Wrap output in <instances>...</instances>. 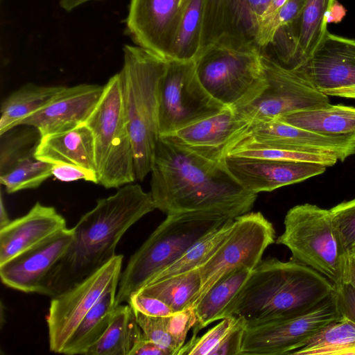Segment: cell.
Masks as SVG:
<instances>
[{
    "mask_svg": "<svg viewBox=\"0 0 355 355\" xmlns=\"http://www.w3.org/2000/svg\"><path fill=\"white\" fill-rule=\"evenodd\" d=\"M150 193L166 215L206 211L235 218L249 212L257 194L245 189L223 162H216L159 137L151 167Z\"/></svg>",
    "mask_w": 355,
    "mask_h": 355,
    "instance_id": "obj_1",
    "label": "cell"
},
{
    "mask_svg": "<svg viewBox=\"0 0 355 355\" xmlns=\"http://www.w3.org/2000/svg\"><path fill=\"white\" fill-rule=\"evenodd\" d=\"M155 209L151 193L138 184H125L98 199L73 227L71 244L38 293L55 297L96 272L116 255L125 232Z\"/></svg>",
    "mask_w": 355,
    "mask_h": 355,
    "instance_id": "obj_2",
    "label": "cell"
},
{
    "mask_svg": "<svg viewBox=\"0 0 355 355\" xmlns=\"http://www.w3.org/2000/svg\"><path fill=\"white\" fill-rule=\"evenodd\" d=\"M335 292V284L310 266L293 258H267L252 270L221 320L241 318L249 327L287 319L309 311Z\"/></svg>",
    "mask_w": 355,
    "mask_h": 355,
    "instance_id": "obj_3",
    "label": "cell"
},
{
    "mask_svg": "<svg viewBox=\"0 0 355 355\" xmlns=\"http://www.w3.org/2000/svg\"><path fill=\"white\" fill-rule=\"evenodd\" d=\"M167 60L139 46L125 45L120 71L123 103L134 155L136 180L150 173L159 138L157 86Z\"/></svg>",
    "mask_w": 355,
    "mask_h": 355,
    "instance_id": "obj_4",
    "label": "cell"
},
{
    "mask_svg": "<svg viewBox=\"0 0 355 355\" xmlns=\"http://www.w3.org/2000/svg\"><path fill=\"white\" fill-rule=\"evenodd\" d=\"M223 214L193 211L167 215L141 247L130 257L121 272L116 306L128 302L155 274L180 258L205 235L223 224Z\"/></svg>",
    "mask_w": 355,
    "mask_h": 355,
    "instance_id": "obj_5",
    "label": "cell"
},
{
    "mask_svg": "<svg viewBox=\"0 0 355 355\" xmlns=\"http://www.w3.org/2000/svg\"><path fill=\"white\" fill-rule=\"evenodd\" d=\"M198 78L206 91L227 107H241L267 86L261 51L255 43L223 37L195 60Z\"/></svg>",
    "mask_w": 355,
    "mask_h": 355,
    "instance_id": "obj_6",
    "label": "cell"
},
{
    "mask_svg": "<svg viewBox=\"0 0 355 355\" xmlns=\"http://www.w3.org/2000/svg\"><path fill=\"white\" fill-rule=\"evenodd\" d=\"M84 124L94 137L98 184L112 189L136 180L119 73L104 85L98 103Z\"/></svg>",
    "mask_w": 355,
    "mask_h": 355,
    "instance_id": "obj_7",
    "label": "cell"
},
{
    "mask_svg": "<svg viewBox=\"0 0 355 355\" xmlns=\"http://www.w3.org/2000/svg\"><path fill=\"white\" fill-rule=\"evenodd\" d=\"M284 230L276 243L287 247L292 258L317 270L335 285L343 282L344 255L329 209L309 203L290 209Z\"/></svg>",
    "mask_w": 355,
    "mask_h": 355,
    "instance_id": "obj_8",
    "label": "cell"
},
{
    "mask_svg": "<svg viewBox=\"0 0 355 355\" xmlns=\"http://www.w3.org/2000/svg\"><path fill=\"white\" fill-rule=\"evenodd\" d=\"M225 107L200 82L195 60H167L157 86L159 137L216 114Z\"/></svg>",
    "mask_w": 355,
    "mask_h": 355,
    "instance_id": "obj_9",
    "label": "cell"
},
{
    "mask_svg": "<svg viewBox=\"0 0 355 355\" xmlns=\"http://www.w3.org/2000/svg\"><path fill=\"white\" fill-rule=\"evenodd\" d=\"M275 239L272 224L261 212L249 211L235 218L225 241L198 268L201 286L194 304L227 273L240 268L252 270L261 262L264 251L275 242Z\"/></svg>",
    "mask_w": 355,
    "mask_h": 355,
    "instance_id": "obj_10",
    "label": "cell"
},
{
    "mask_svg": "<svg viewBox=\"0 0 355 355\" xmlns=\"http://www.w3.org/2000/svg\"><path fill=\"white\" fill-rule=\"evenodd\" d=\"M123 259L116 254L91 275L51 297L46 316L51 352L63 354L85 315L107 291L118 288Z\"/></svg>",
    "mask_w": 355,
    "mask_h": 355,
    "instance_id": "obj_11",
    "label": "cell"
},
{
    "mask_svg": "<svg viewBox=\"0 0 355 355\" xmlns=\"http://www.w3.org/2000/svg\"><path fill=\"white\" fill-rule=\"evenodd\" d=\"M261 62L267 81L266 89L248 104L234 109L252 123L329 103L328 96L298 71L285 68L262 53Z\"/></svg>",
    "mask_w": 355,
    "mask_h": 355,
    "instance_id": "obj_12",
    "label": "cell"
},
{
    "mask_svg": "<svg viewBox=\"0 0 355 355\" xmlns=\"http://www.w3.org/2000/svg\"><path fill=\"white\" fill-rule=\"evenodd\" d=\"M340 318L335 293L302 315L246 327L241 355L292 354Z\"/></svg>",
    "mask_w": 355,
    "mask_h": 355,
    "instance_id": "obj_13",
    "label": "cell"
},
{
    "mask_svg": "<svg viewBox=\"0 0 355 355\" xmlns=\"http://www.w3.org/2000/svg\"><path fill=\"white\" fill-rule=\"evenodd\" d=\"M191 0H130L126 30L139 46L168 60L182 16Z\"/></svg>",
    "mask_w": 355,
    "mask_h": 355,
    "instance_id": "obj_14",
    "label": "cell"
},
{
    "mask_svg": "<svg viewBox=\"0 0 355 355\" xmlns=\"http://www.w3.org/2000/svg\"><path fill=\"white\" fill-rule=\"evenodd\" d=\"M251 125L234 109L226 107L163 137L205 158L223 162L230 150L245 137Z\"/></svg>",
    "mask_w": 355,
    "mask_h": 355,
    "instance_id": "obj_15",
    "label": "cell"
},
{
    "mask_svg": "<svg viewBox=\"0 0 355 355\" xmlns=\"http://www.w3.org/2000/svg\"><path fill=\"white\" fill-rule=\"evenodd\" d=\"M223 162L245 189L257 194L302 182L323 173L327 169L326 166L318 163L232 155H227Z\"/></svg>",
    "mask_w": 355,
    "mask_h": 355,
    "instance_id": "obj_16",
    "label": "cell"
},
{
    "mask_svg": "<svg viewBox=\"0 0 355 355\" xmlns=\"http://www.w3.org/2000/svg\"><path fill=\"white\" fill-rule=\"evenodd\" d=\"M73 231V227H65L1 264L2 283L21 292L38 293L46 277L71 244Z\"/></svg>",
    "mask_w": 355,
    "mask_h": 355,
    "instance_id": "obj_17",
    "label": "cell"
},
{
    "mask_svg": "<svg viewBox=\"0 0 355 355\" xmlns=\"http://www.w3.org/2000/svg\"><path fill=\"white\" fill-rule=\"evenodd\" d=\"M104 85L94 84L65 87L45 107L16 125L33 126L42 137L72 130L85 123L98 103Z\"/></svg>",
    "mask_w": 355,
    "mask_h": 355,
    "instance_id": "obj_18",
    "label": "cell"
},
{
    "mask_svg": "<svg viewBox=\"0 0 355 355\" xmlns=\"http://www.w3.org/2000/svg\"><path fill=\"white\" fill-rule=\"evenodd\" d=\"M244 139L293 150L331 154L341 162L355 154V136H327L278 119L252 123Z\"/></svg>",
    "mask_w": 355,
    "mask_h": 355,
    "instance_id": "obj_19",
    "label": "cell"
},
{
    "mask_svg": "<svg viewBox=\"0 0 355 355\" xmlns=\"http://www.w3.org/2000/svg\"><path fill=\"white\" fill-rule=\"evenodd\" d=\"M295 70L323 93L355 86V40L329 32L311 58Z\"/></svg>",
    "mask_w": 355,
    "mask_h": 355,
    "instance_id": "obj_20",
    "label": "cell"
},
{
    "mask_svg": "<svg viewBox=\"0 0 355 355\" xmlns=\"http://www.w3.org/2000/svg\"><path fill=\"white\" fill-rule=\"evenodd\" d=\"M67 227L51 206L37 202L29 211L0 229V265Z\"/></svg>",
    "mask_w": 355,
    "mask_h": 355,
    "instance_id": "obj_21",
    "label": "cell"
},
{
    "mask_svg": "<svg viewBox=\"0 0 355 355\" xmlns=\"http://www.w3.org/2000/svg\"><path fill=\"white\" fill-rule=\"evenodd\" d=\"M258 28V19L247 0H205L199 53L223 37L257 44Z\"/></svg>",
    "mask_w": 355,
    "mask_h": 355,
    "instance_id": "obj_22",
    "label": "cell"
},
{
    "mask_svg": "<svg viewBox=\"0 0 355 355\" xmlns=\"http://www.w3.org/2000/svg\"><path fill=\"white\" fill-rule=\"evenodd\" d=\"M337 0H306L299 17L277 31L293 49L294 69L306 62L325 40L331 12Z\"/></svg>",
    "mask_w": 355,
    "mask_h": 355,
    "instance_id": "obj_23",
    "label": "cell"
},
{
    "mask_svg": "<svg viewBox=\"0 0 355 355\" xmlns=\"http://www.w3.org/2000/svg\"><path fill=\"white\" fill-rule=\"evenodd\" d=\"M35 156L51 164L75 165L96 173L94 137L85 124L42 137Z\"/></svg>",
    "mask_w": 355,
    "mask_h": 355,
    "instance_id": "obj_24",
    "label": "cell"
},
{
    "mask_svg": "<svg viewBox=\"0 0 355 355\" xmlns=\"http://www.w3.org/2000/svg\"><path fill=\"white\" fill-rule=\"evenodd\" d=\"M311 132L331 137L355 136V107L328 105L291 112L277 119Z\"/></svg>",
    "mask_w": 355,
    "mask_h": 355,
    "instance_id": "obj_25",
    "label": "cell"
},
{
    "mask_svg": "<svg viewBox=\"0 0 355 355\" xmlns=\"http://www.w3.org/2000/svg\"><path fill=\"white\" fill-rule=\"evenodd\" d=\"M252 270L236 269L218 280L193 306L196 323L193 335L212 322L221 320V315L249 278Z\"/></svg>",
    "mask_w": 355,
    "mask_h": 355,
    "instance_id": "obj_26",
    "label": "cell"
},
{
    "mask_svg": "<svg viewBox=\"0 0 355 355\" xmlns=\"http://www.w3.org/2000/svg\"><path fill=\"white\" fill-rule=\"evenodd\" d=\"M64 87L28 83L10 94L1 105L0 135L45 107Z\"/></svg>",
    "mask_w": 355,
    "mask_h": 355,
    "instance_id": "obj_27",
    "label": "cell"
},
{
    "mask_svg": "<svg viewBox=\"0 0 355 355\" xmlns=\"http://www.w3.org/2000/svg\"><path fill=\"white\" fill-rule=\"evenodd\" d=\"M143 335L131 306L119 304L105 331L85 355H129Z\"/></svg>",
    "mask_w": 355,
    "mask_h": 355,
    "instance_id": "obj_28",
    "label": "cell"
},
{
    "mask_svg": "<svg viewBox=\"0 0 355 355\" xmlns=\"http://www.w3.org/2000/svg\"><path fill=\"white\" fill-rule=\"evenodd\" d=\"M117 288L107 291L83 318L68 342L64 354L85 355L109 326L116 307Z\"/></svg>",
    "mask_w": 355,
    "mask_h": 355,
    "instance_id": "obj_29",
    "label": "cell"
},
{
    "mask_svg": "<svg viewBox=\"0 0 355 355\" xmlns=\"http://www.w3.org/2000/svg\"><path fill=\"white\" fill-rule=\"evenodd\" d=\"M200 286L201 278L197 268L146 284L137 292L161 300L176 313L193 308Z\"/></svg>",
    "mask_w": 355,
    "mask_h": 355,
    "instance_id": "obj_30",
    "label": "cell"
},
{
    "mask_svg": "<svg viewBox=\"0 0 355 355\" xmlns=\"http://www.w3.org/2000/svg\"><path fill=\"white\" fill-rule=\"evenodd\" d=\"M234 220L228 218L223 224L205 235L176 261L153 275L146 284L187 272L202 266L225 241L232 227Z\"/></svg>",
    "mask_w": 355,
    "mask_h": 355,
    "instance_id": "obj_31",
    "label": "cell"
},
{
    "mask_svg": "<svg viewBox=\"0 0 355 355\" xmlns=\"http://www.w3.org/2000/svg\"><path fill=\"white\" fill-rule=\"evenodd\" d=\"M293 355H355V324L340 318L324 327Z\"/></svg>",
    "mask_w": 355,
    "mask_h": 355,
    "instance_id": "obj_32",
    "label": "cell"
},
{
    "mask_svg": "<svg viewBox=\"0 0 355 355\" xmlns=\"http://www.w3.org/2000/svg\"><path fill=\"white\" fill-rule=\"evenodd\" d=\"M205 0H191L184 12L168 60H195L200 50Z\"/></svg>",
    "mask_w": 355,
    "mask_h": 355,
    "instance_id": "obj_33",
    "label": "cell"
},
{
    "mask_svg": "<svg viewBox=\"0 0 355 355\" xmlns=\"http://www.w3.org/2000/svg\"><path fill=\"white\" fill-rule=\"evenodd\" d=\"M51 168L52 164L37 159L32 153L0 173V182L8 193L35 189L52 176Z\"/></svg>",
    "mask_w": 355,
    "mask_h": 355,
    "instance_id": "obj_34",
    "label": "cell"
},
{
    "mask_svg": "<svg viewBox=\"0 0 355 355\" xmlns=\"http://www.w3.org/2000/svg\"><path fill=\"white\" fill-rule=\"evenodd\" d=\"M228 155L264 158L282 161L318 163L328 166L334 165L338 157L331 154L313 153L263 145L247 139L239 141Z\"/></svg>",
    "mask_w": 355,
    "mask_h": 355,
    "instance_id": "obj_35",
    "label": "cell"
},
{
    "mask_svg": "<svg viewBox=\"0 0 355 355\" xmlns=\"http://www.w3.org/2000/svg\"><path fill=\"white\" fill-rule=\"evenodd\" d=\"M0 137V173H2L17 160L35 153L42 136L33 126L19 125L1 134Z\"/></svg>",
    "mask_w": 355,
    "mask_h": 355,
    "instance_id": "obj_36",
    "label": "cell"
},
{
    "mask_svg": "<svg viewBox=\"0 0 355 355\" xmlns=\"http://www.w3.org/2000/svg\"><path fill=\"white\" fill-rule=\"evenodd\" d=\"M342 251L347 257L355 249V198L329 209Z\"/></svg>",
    "mask_w": 355,
    "mask_h": 355,
    "instance_id": "obj_37",
    "label": "cell"
},
{
    "mask_svg": "<svg viewBox=\"0 0 355 355\" xmlns=\"http://www.w3.org/2000/svg\"><path fill=\"white\" fill-rule=\"evenodd\" d=\"M237 320V318L227 317L202 336L193 335L180 348L177 355H211Z\"/></svg>",
    "mask_w": 355,
    "mask_h": 355,
    "instance_id": "obj_38",
    "label": "cell"
},
{
    "mask_svg": "<svg viewBox=\"0 0 355 355\" xmlns=\"http://www.w3.org/2000/svg\"><path fill=\"white\" fill-rule=\"evenodd\" d=\"M306 1V0H287L272 18L259 24L256 43L261 51L271 43L280 27L292 24L299 17Z\"/></svg>",
    "mask_w": 355,
    "mask_h": 355,
    "instance_id": "obj_39",
    "label": "cell"
},
{
    "mask_svg": "<svg viewBox=\"0 0 355 355\" xmlns=\"http://www.w3.org/2000/svg\"><path fill=\"white\" fill-rule=\"evenodd\" d=\"M133 310V309H132ZM137 321L144 336L156 343L168 355H177L180 347L169 334L166 317H153L135 311Z\"/></svg>",
    "mask_w": 355,
    "mask_h": 355,
    "instance_id": "obj_40",
    "label": "cell"
},
{
    "mask_svg": "<svg viewBox=\"0 0 355 355\" xmlns=\"http://www.w3.org/2000/svg\"><path fill=\"white\" fill-rule=\"evenodd\" d=\"M167 329L181 348L185 343L187 335L196 323L193 308H189L166 317Z\"/></svg>",
    "mask_w": 355,
    "mask_h": 355,
    "instance_id": "obj_41",
    "label": "cell"
},
{
    "mask_svg": "<svg viewBox=\"0 0 355 355\" xmlns=\"http://www.w3.org/2000/svg\"><path fill=\"white\" fill-rule=\"evenodd\" d=\"M135 311L153 317H166L174 313L172 309L161 300L146 294L135 292L128 301Z\"/></svg>",
    "mask_w": 355,
    "mask_h": 355,
    "instance_id": "obj_42",
    "label": "cell"
},
{
    "mask_svg": "<svg viewBox=\"0 0 355 355\" xmlns=\"http://www.w3.org/2000/svg\"><path fill=\"white\" fill-rule=\"evenodd\" d=\"M246 324L241 318L225 336L211 355H241Z\"/></svg>",
    "mask_w": 355,
    "mask_h": 355,
    "instance_id": "obj_43",
    "label": "cell"
},
{
    "mask_svg": "<svg viewBox=\"0 0 355 355\" xmlns=\"http://www.w3.org/2000/svg\"><path fill=\"white\" fill-rule=\"evenodd\" d=\"M336 301L340 318L355 324V288L347 282L335 285Z\"/></svg>",
    "mask_w": 355,
    "mask_h": 355,
    "instance_id": "obj_44",
    "label": "cell"
},
{
    "mask_svg": "<svg viewBox=\"0 0 355 355\" xmlns=\"http://www.w3.org/2000/svg\"><path fill=\"white\" fill-rule=\"evenodd\" d=\"M52 176L63 182L79 180L98 184L97 174L84 168L71 164H52Z\"/></svg>",
    "mask_w": 355,
    "mask_h": 355,
    "instance_id": "obj_45",
    "label": "cell"
},
{
    "mask_svg": "<svg viewBox=\"0 0 355 355\" xmlns=\"http://www.w3.org/2000/svg\"><path fill=\"white\" fill-rule=\"evenodd\" d=\"M129 355H168L166 352L144 335L139 338Z\"/></svg>",
    "mask_w": 355,
    "mask_h": 355,
    "instance_id": "obj_46",
    "label": "cell"
},
{
    "mask_svg": "<svg viewBox=\"0 0 355 355\" xmlns=\"http://www.w3.org/2000/svg\"><path fill=\"white\" fill-rule=\"evenodd\" d=\"M343 282L349 283L355 288V257L353 255L346 258Z\"/></svg>",
    "mask_w": 355,
    "mask_h": 355,
    "instance_id": "obj_47",
    "label": "cell"
},
{
    "mask_svg": "<svg viewBox=\"0 0 355 355\" xmlns=\"http://www.w3.org/2000/svg\"><path fill=\"white\" fill-rule=\"evenodd\" d=\"M253 12L257 17L259 24L265 15L271 0H247Z\"/></svg>",
    "mask_w": 355,
    "mask_h": 355,
    "instance_id": "obj_48",
    "label": "cell"
},
{
    "mask_svg": "<svg viewBox=\"0 0 355 355\" xmlns=\"http://www.w3.org/2000/svg\"><path fill=\"white\" fill-rule=\"evenodd\" d=\"M324 94L327 96L355 98V86L330 89L326 91Z\"/></svg>",
    "mask_w": 355,
    "mask_h": 355,
    "instance_id": "obj_49",
    "label": "cell"
},
{
    "mask_svg": "<svg viewBox=\"0 0 355 355\" xmlns=\"http://www.w3.org/2000/svg\"><path fill=\"white\" fill-rule=\"evenodd\" d=\"M286 1L287 0H271L268 9L265 15L261 19L259 24L262 21L272 18L278 12V10L285 4Z\"/></svg>",
    "mask_w": 355,
    "mask_h": 355,
    "instance_id": "obj_50",
    "label": "cell"
},
{
    "mask_svg": "<svg viewBox=\"0 0 355 355\" xmlns=\"http://www.w3.org/2000/svg\"><path fill=\"white\" fill-rule=\"evenodd\" d=\"M89 1L92 0H60V6L62 9L69 12Z\"/></svg>",
    "mask_w": 355,
    "mask_h": 355,
    "instance_id": "obj_51",
    "label": "cell"
},
{
    "mask_svg": "<svg viewBox=\"0 0 355 355\" xmlns=\"http://www.w3.org/2000/svg\"><path fill=\"white\" fill-rule=\"evenodd\" d=\"M0 229L8 225L10 220L7 214L6 207L3 204V196H1V203H0Z\"/></svg>",
    "mask_w": 355,
    "mask_h": 355,
    "instance_id": "obj_52",
    "label": "cell"
},
{
    "mask_svg": "<svg viewBox=\"0 0 355 355\" xmlns=\"http://www.w3.org/2000/svg\"><path fill=\"white\" fill-rule=\"evenodd\" d=\"M350 255H353L355 257V249Z\"/></svg>",
    "mask_w": 355,
    "mask_h": 355,
    "instance_id": "obj_53",
    "label": "cell"
}]
</instances>
